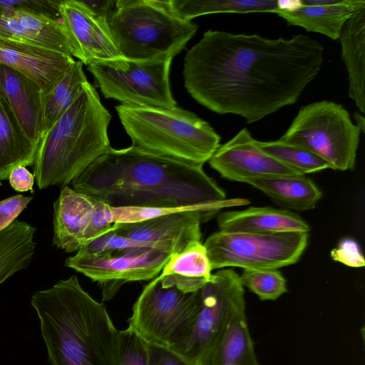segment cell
<instances>
[{
	"label": "cell",
	"instance_id": "36",
	"mask_svg": "<svg viewBox=\"0 0 365 365\" xmlns=\"http://www.w3.org/2000/svg\"><path fill=\"white\" fill-rule=\"evenodd\" d=\"M148 365H192L171 348L148 343Z\"/></svg>",
	"mask_w": 365,
	"mask_h": 365
},
{
	"label": "cell",
	"instance_id": "20",
	"mask_svg": "<svg viewBox=\"0 0 365 365\" xmlns=\"http://www.w3.org/2000/svg\"><path fill=\"white\" fill-rule=\"evenodd\" d=\"M297 3L295 6H282L275 14L289 25L302 27L333 40L339 38L346 22L365 6L364 0H338L323 6L301 5L299 1Z\"/></svg>",
	"mask_w": 365,
	"mask_h": 365
},
{
	"label": "cell",
	"instance_id": "1",
	"mask_svg": "<svg viewBox=\"0 0 365 365\" xmlns=\"http://www.w3.org/2000/svg\"><path fill=\"white\" fill-rule=\"evenodd\" d=\"M323 61L322 45L309 36L209 30L184 58V85L209 110L253 123L296 103Z\"/></svg>",
	"mask_w": 365,
	"mask_h": 365
},
{
	"label": "cell",
	"instance_id": "25",
	"mask_svg": "<svg viewBox=\"0 0 365 365\" xmlns=\"http://www.w3.org/2000/svg\"><path fill=\"white\" fill-rule=\"evenodd\" d=\"M36 228L19 220L0 231V285L31 264Z\"/></svg>",
	"mask_w": 365,
	"mask_h": 365
},
{
	"label": "cell",
	"instance_id": "17",
	"mask_svg": "<svg viewBox=\"0 0 365 365\" xmlns=\"http://www.w3.org/2000/svg\"><path fill=\"white\" fill-rule=\"evenodd\" d=\"M0 94L26 138L38 148L43 135V93L31 79L0 63Z\"/></svg>",
	"mask_w": 365,
	"mask_h": 365
},
{
	"label": "cell",
	"instance_id": "9",
	"mask_svg": "<svg viewBox=\"0 0 365 365\" xmlns=\"http://www.w3.org/2000/svg\"><path fill=\"white\" fill-rule=\"evenodd\" d=\"M308 232L257 233L218 230L203 243L212 269H277L297 263L308 243Z\"/></svg>",
	"mask_w": 365,
	"mask_h": 365
},
{
	"label": "cell",
	"instance_id": "5",
	"mask_svg": "<svg viewBox=\"0 0 365 365\" xmlns=\"http://www.w3.org/2000/svg\"><path fill=\"white\" fill-rule=\"evenodd\" d=\"M115 109L132 145L154 155L203 166L220 145L207 122L182 108L120 104Z\"/></svg>",
	"mask_w": 365,
	"mask_h": 365
},
{
	"label": "cell",
	"instance_id": "4",
	"mask_svg": "<svg viewBox=\"0 0 365 365\" xmlns=\"http://www.w3.org/2000/svg\"><path fill=\"white\" fill-rule=\"evenodd\" d=\"M111 119L88 82L72 106L46 132L37 150L34 175L39 189L66 186L111 147Z\"/></svg>",
	"mask_w": 365,
	"mask_h": 365
},
{
	"label": "cell",
	"instance_id": "24",
	"mask_svg": "<svg viewBox=\"0 0 365 365\" xmlns=\"http://www.w3.org/2000/svg\"><path fill=\"white\" fill-rule=\"evenodd\" d=\"M37 150L24 135L0 94V180H7L19 166L33 165Z\"/></svg>",
	"mask_w": 365,
	"mask_h": 365
},
{
	"label": "cell",
	"instance_id": "23",
	"mask_svg": "<svg viewBox=\"0 0 365 365\" xmlns=\"http://www.w3.org/2000/svg\"><path fill=\"white\" fill-rule=\"evenodd\" d=\"M245 183L259 190L289 210H312L322 196L319 187L306 175L262 176L249 179Z\"/></svg>",
	"mask_w": 365,
	"mask_h": 365
},
{
	"label": "cell",
	"instance_id": "35",
	"mask_svg": "<svg viewBox=\"0 0 365 365\" xmlns=\"http://www.w3.org/2000/svg\"><path fill=\"white\" fill-rule=\"evenodd\" d=\"M33 196L16 195L0 201V231L16 221L17 217L33 200Z\"/></svg>",
	"mask_w": 365,
	"mask_h": 365
},
{
	"label": "cell",
	"instance_id": "39",
	"mask_svg": "<svg viewBox=\"0 0 365 365\" xmlns=\"http://www.w3.org/2000/svg\"><path fill=\"white\" fill-rule=\"evenodd\" d=\"M354 118L356 121V125L360 129L361 133L365 132V118L363 115L359 113L355 112Z\"/></svg>",
	"mask_w": 365,
	"mask_h": 365
},
{
	"label": "cell",
	"instance_id": "30",
	"mask_svg": "<svg viewBox=\"0 0 365 365\" xmlns=\"http://www.w3.org/2000/svg\"><path fill=\"white\" fill-rule=\"evenodd\" d=\"M240 279L262 301L276 300L287 292V281L277 269H244Z\"/></svg>",
	"mask_w": 365,
	"mask_h": 365
},
{
	"label": "cell",
	"instance_id": "7",
	"mask_svg": "<svg viewBox=\"0 0 365 365\" xmlns=\"http://www.w3.org/2000/svg\"><path fill=\"white\" fill-rule=\"evenodd\" d=\"M361 133L341 105L321 101L302 107L279 139L304 147L331 169L345 171L355 166Z\"/></svg>",
	"mask_w": 365,
	"mask_h": 365
},
{
	"label": "cell",
	"instance_id": "19",
	"mask_svg": "<svg viewBox=\"0 0 365 365\" xmlns=\"http://www.w3.org/2000/svg\"><path fill=\"white\" fill-rule=\"evenodd\" d=\"M219 230L257 233L309 232V226L298 215L287 209L251 207L230 210L217 216Z\"/></svg>",
	"mask_w": 365,
	"mask_h": 365
},
{
	"label": "cell",
	"instance_id": "18",
	"mask_svg": "<svg viewBox=\"0 0 365 365\" xmlns=\"http://www.w3.org/2000/svg\"><path fill=\"white\" fill-rule=\"evenodd\" d=\"M96 200L68 185L61 187L53 202V245L66 252H73L89 242L88 232Z\"/></svg>",
	"mask_w": 365,
	"mask_h": 365
},
{
	"label": "cell",
	"instance_id": "34",
	"mask_svg": "<svg viewBox=\"0 0 365 365\" xmlns=\"http://www.w3.org/2000/svg\"><path fill=\"white\" fill-rule=\"evenodd\" d=\"M331 259L351 267H362L364 257L358 242L351 238L342 239L330 252Z\"/></svg>",
	"mask_w": 365,
	"mask_h": 365
},
{
	"label": "cell",
	"instance_id": "15",
	"mask_svg": "<svg viewBox=\"0 0 365 365\" xmlns=\"http://www.w3.org/2000/svg\"><path fill=\"white\" fill-rule=\"evenodd\" d=\"M59 14L73 57L83 64L121 57L107 24L93 16L78 0L61 1Z\"/></svg>",
	"mask_w": 365,
	"mask_h": 365
},
{
	"label": "cell",
	"instance_id": "16",
	"mask_svg": "<svg viewBox=\"0 0 365 365\" xmlns=\"http://www.w3.org/2000/svg\"><path fill=\"white\" fill-rule=\"evenodd\" d=\"M76 61L68 56L34 44L0 38V63L25 75L49 92Z\"/></svg>",
	"mask_w": 365,
	"mask_h": 365
},
{
	"label": "cell",
	"instance_id": "29",
	"mask_svg": "<svg viewBox=\"0 0 365 365\" xmlns=\"http://www.w3.org/2000/svg\"><path fill=\"white\" fill-rule=\"evenodd\" d=\"M257 145L264 153L302 175L317 173L330 166L304 147L279 139L259 141Z\"/></svg>",
	"mask_w": 365,
	"mask_h": 365
},
{
	"label": "cell",
	"instance_id": "40",
	"mask_svg": "<svg viewBox=\"0 0 365 365\" xmlns=\"http://www.w3.org/2000/svg\"><path fill=\"white\" fill-rule=\"evenodd\" d=\"M1 185H2V183H1V180H0V186H1Z\"/></svg>",
	"mask_w": 365,
	"mask_h": 365
},
{
	"label": "cell",
	"instance_id": "38",
	"mask_svg": "<svg viewBox=\"0 0 365 365\" xmlns=\"http://www.w3.org/2000/svg\"><path fill=\"white\" fill-rule=\"evenodd\" d=\"M79 2L96 19L107 24L108 19L116 8L117 1H79Z\"/></svg>",
	"mask_w": 365,
	"mask_h": 365
},
{
	"label": "cell",
	"instance_id": "28",
	"mask_svg": "<svg viewBox=\"0 0 365 365\" xmlns=\"http://www.w3.org/2000/svg\"><path fill=\"white\" fill-rule=\"evenodd\" d=\"M88 82L83 63L75 61L55 86L43 94V135L72 106Z\"/></svg>",
	"mask_w": 365,
	"mask_h": 365
},
{
	"label": "cell",
	"instance_id": "21",
	"mask_svg": "<svg viewBox=\"0 0 365 365\" xmlns=\"http://www.w3.org/2000/svg\"><path fill=\"white\" fill-rule=\"evenodd\" d=\"M207 250L201 241L172 254L158 274L164 287H175L185 293L200 291L212 276Z\"/></svg>",
	"mask_w": 365,
	"mask_h": 365
},
{
	"label": "cell",
	"instance_id": "31",
	"mask_svg": "<svg viewBox=\"0 0 365 365\" xmlns=\"http://www.w3.org/2000/svg\"><path fill=\"white\" fill-rule=\"evenodd\" d=\"M115 365H148V343L129 326L118 331Z\"/></svg>",
	"mask_w": 365,
	"mask_h": 365
},
{
	"label": "cell",
	"instance_id": "13",
	"mask_svg": "<svg viewBox=\"0 0 365 365\" xmlns=\"http://www.w3.org/2000/svg\"><path fill=\"white\" fill-rule=\"evenodd\" d=\"M210 217L201 209L186 208L140 222L114 223L111 230L143 247L161 250L172 255L200 241L201 222Z\"/></svg>",
	"mask_w": 365,
	"mask_h": 365
},
{
	"label": "cell",
	"instance_id": "8",
	"mask_svg": "<svg viewBox=\"0 0 365 365\" xmlns=\"http://www.w3.org/2000/svg\"><path fill=\"white\" fill-rule=\"evenodd\" d=\"M200 291L185 293L175 287H164L158 275L134 303L128 326L147 343L178 347L192 331L200 306Z\"/></svg>",
	"mask_w": 365,
	"mask_h": 365
},
{
	"label": "cell",
	"instance_id": "26",
	"mask_svg": "<svg viewBox=\"0 0 365 365\" xmlns=\"http://www.w3.org/2000/svg\"><path fill=\"white\" fill-rule=\"evenodd\" d=\"M210 365H259L247 323L245 307L232 316Z\"/></svg>",
	"mask_w": 365,
	"mask_h": 365
},
{
	"label": "cell",
	"instance_id": "37",
	"mask_svg": "<svg viewBox=\"0 0 365 365\" xmlns=\"http://www.w3.org/2000/svg\"><path fill=\"white\" fill-rule=\"evenodd\" d=\"M11 186L18 192L30 191L34 192L35 178L24 166L14 168L9 174L8 178Z\"/></svg>",
	"mask_w": 365,
	"mask_h": 365
},
{
	"label": "cell",
	"instance_id": "11",
	"mask_svg": "<svg viewBox=\"0 0 365 365\" xmlns=\"http://www.w3.org/2000/svg\"><path fill=\"white\" fill-rule=\"evenodd\" d=\"M200 292V306L190 334L173 349L192 365H210L232 316L245 307V289L240 275L226 269L212 274Z\"/></svg>",
	"mask_w": 365,
	"mask_h": 365
},
{
	"label": "cell",
	"instance_id": "22",
	"mask_svg": "<svg viewBox=\"0 0 365 365\" xmlns=\"http://www.w3.org/2000/svg\"><path fill=\"white\" fill-rule=\"evenodd\" d=\"M341 58L348 73V94L365 113V6L346 22L339 37Z\"/></svg>",
	"mask_w": 365,
	"mask_h": 365
},
{
	"label": "cell",
	"instance_id": "33",
	"mask_svg": "<svg viewBox=\"0 0 365 365\" xmlns=\"http://www.w3.org/2000/svg\"><path fill=\"white\" fill-rule=\"evenodd\" d=\"M145 248L138 242L120 235L110 230L98 237L84 245L77 252L83 254H95L105 252Z\"/></svg>",
	"mask_w": 365,
	"mask_h": 365
},
{
	"label": "cell",
	"instance_id": "6",
	"mask_svg": "<svg viewBox=\"0 0 365 365\" xmlns=\"http://www.w3.org/2000/svg\"><path fill=\"white\" fill-rule=\"evenodd\" d=\"M107 26L121 56L135 61L173 58L198 29L177 17L168 0H117Z\"/></svg>",
	"mask_w": 365,
	"mask_h": 365
},
{
	"label": "cell",
	"instance_id": "2",
	"mask_svg": "<svg viewBox=\"0 0 365 365\" xmlns=\"http://www.w3.org/2000/svg\"><path fill=\"white\" fill-rule=\"evenodd\" d=\"M71 185L111 207L200 208L212 216L245 200H227L202 166L163 158L135 146L110 148Z\"/></svg>",
	"mask_w": 365,
	"mask_h": 365
},
{
	"label": "cell",
	"instance_id": "10",
	"mask_svg": "<svg viewBox=\"0 0 365 365\" xmlns=\"http://www.w3.org/2000/svg\"><path fill=\"white\" fill-rule=\"evenodd\" d=\"M173 58L135 61L123 56L87 66L106 98L123 105L173 108L176 101L170 87Z\"/></svg>",
	"mask_w": 365,
	"mask_h": 365
},
{
	"label": "cell",
	"instance_id": "32",
	"mask_svg": "<svg viewBox=\"0 0 365 365\" xmlns=\"http://www.w3.org/2000/svg\"><path fill=\"white\" fill-rule=\"evenodd\" d=\"M60 2L56 0H0V14L10 16L16 12H25L60 21Z\"/></svg>",
	"mask_w": 365,
	"mask_h": 365
},
{
	"label": "cell",
	"instance_id": "12",
	"mask_svg": "<svg viewBox=\"0 0 365 365\" xmlns=\"http://www.w3.org/2000/svg\"><path fill=\"white\" fill-rule=\"evenodd\" d=\"M171 254L158 249L136 248L83 254L68 257L65 266L81 273L102 287L103 300H109L129 282L156 277Z\"/></svg>",
	"mask_w": 365,
	"mask_h": 365
},
{
	"label": "cell",
	"instance_id": "27",
	"mask_svg": "<svg viewBox=\"0 0 365 365\" xmlns=\"http://www.w3.org/2000/svg\"><path fill=\"white\" fill-rule=\"evenodd\" d=\"M173 13L191 21L195 17L219 13H276L283 6L278 0H168Z\"/></svg>",
	"mask_w": 365,
	"mask_h": 365
},
{
	"label": "cell",
	"instance_id": "14",
	"mask_svg": "<svg viewBox=\"0 0 365 365\" xmlns=\"http://www.w3.org/2000/svg\"><path fill=\"white\" fill-rule=\"evenodd\" d=\"M208 162L221 177L245 183L257 177L302 175L262 150L247 128L220 145Z\"/></svg>",
	"mask_w": 365,
	"mask_h": 365
},
{
	"label": "cell",
	"instance_id": "3",
	"mask_svg": "<svg viewBox=\"0 0 365 365\" xmlns=\"http://www.w3.org/2000/svg\"><path fill=\"white\" fill-rule=\"evenodd\" d=\"M51 365H115L118 331L76 276L31 298Z\"/></svg>",
	"mask_w": 365,
	"mask_h": 365
}]
</instances>
